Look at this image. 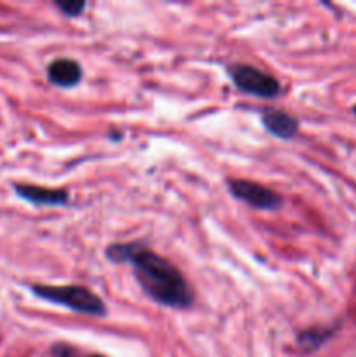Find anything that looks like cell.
<instances>
[{
    "label": "cell",
    "mask_w": 356,
    "mask_h": 357,
    "mask_svg": "<svg viewBox=\"0 0 356 357\" xmlns=\"http://www.w3.org/2000/svg\"><path fill=\"white\" fill-rule=\"evenodd\" d=\"M262 124L271 135L281 139L293 138L299 131V121L292 114H286L283 110H272V108L262 114Z\"/></svg>",
    "instance_id": "52a82bcc"
},
{
    "label": "cell",
    "mask_w": 356,
    "mask_h": 357,
    "mask_svg": "<svg viewBox=\"0 0 356 357\" xmlns=\"http://www.w3.org/2000/svg\"><path fill=\"white\" fill-rule=\"evenodd\" d=\"M229 192L237 201H243L246 204L253 206L257 209L265 211H274L283 206L281 195L276 194L271 188L264 187L260 183H255L250 180H229L227 181Z\"/></svg>",
    "instance_id": "277c9868"
},
{
    "label": "cell",
    "mask_w": 356,
    "mask_h": 357,
    "mask_svg": "<svg viewBox=\"0 0 356 357\" xmlns=\"http://www.w3.org/2000/svg\"><path fill=\"white\" fill-rule=\"evenodd\" d=\"M47 79L58 87H75L82 79V68L75 59H54L47 68Z\"/></svg>",
    "instance_id": "8992f818"
},
{
    "label": "cell",
    "mask_w": 356,
    "mask_h": 357,
    "mask_svg": "<svg viewBox=\"0 0 356 357\" xmlns=\"http://www.w3.org/2000/svg\"><path fill=\"white\" fill-rule=\"evenodd\" d=\"M227 75L241 93L251 94V96L276 98L281 93V84L278 79L251 65H243V63L230 65L227 68Z\"/></svg>",
    "instance_id": "3957f363"
},
{
    "label": "cell",
    "mask_w": 356,
    "mask_h": 357,
    "mask_svg": "<svg viewBox=\"0 0 356 357\" xmlns=\"http://www.w3.org/2000/svg\"><path fill=\"white\" fill-rule=\"evenodd\" d=\"M54 6L58 7L65 16H70V17L79 16V14L86 9V2H80V0H66V2L58 0V2H54Z\"/></svg>",
    "instance_id": "9c48e42d"
},
{
    "label": "cell",
    "mask_w": 356,
    "mask_h": 357,
    "mask_svg": "<svg viewBox=\"0 0 356 357\" xmlns=\"http://www.w3.org/2000/svg\"><path fill=\"white\" fill-rule=\"evenodd\" d=\"M14 190L21 199L37 206H65L68 202V192L58 190V188L20 183L14 185Z\"/></svg>",
    "instance_id": "5b68a950"
},
{
    "label": "cell",
    "mask_w": 356,
    "mask_h": 357,
    "mask_svg": "<svg viewBox=\"0 0 356 357\" xmlns=\"http://www.w3.org/2000/svg\"><path fill=\"white\" fill-rule=\"evenodd\" d=\"M89 357H103V356H89Z\"/></svg>",
    "instance_id": "8fae6325"
},
{
    "label": "cell",
    "mask_w": 356,
    "mask_h": 357,
    "mask_svg": "<svg viewBox=\"0 0 356 357\" xmlns=\"http://www.w3.org/2000/svg\"><path fill=\"white\" fill-rule=\"evenodd\" d=\"M105 255L114 264L131 265L138 284L159 305L188 309L194 302V293L184 274L168 258L154 253L142 243L112 244Z\"/></svg>",
    "instance_id": "6da1fadb"
},
{
    "label": "cell",
    "mask_w": 356,
    "mask_h": 357,
    "mask_svg": "<svg viewBox=\"0 0 356 357\" xmlns=\"http://www.w3.org/2000/svg\"><path fill=\"white\" fill-rule=\"evenodd\" d=\"M353 114H355V115H356V107H353Z\"/></svg>",
    "instance_id": "30bf717a"
},
{
    "label": "cell",
    "mask_w": 356,
    "mask_h": 357,
    "mask_svg": "<svg viewBox=\"0 0 356 357\" xmlns=\"http://www.w3.org/2000/svg\"><path fill=\"white\" fill-rule=\"evenodd\" d=\"M31 291L38 298L45 300V302L58 303V305L66 307V309L73 310V312L96 317L107 314V307H105L103 300L96 293L91 291V289L84 288V286L35 284L31 286Z\"/></svg>",
    "instance_id": "7a4b0ae2"
},
{
    "label": "cell",
    "mask_w": 356,
    "mask_h": 357,
    "mask_svg": "<svg viewBox=\"0 0 356 357\" xmlns=\"http://www.w3.org/2000/svg\"><path fill=\"white\" fill-rule=\"evenodd\" d=\"M335 333V328H323V326H314L309 330L300 331L299 337H297V344L302 349L304 352H314L325 344V342L330 340Z\"/></svg>",
    "instance_id": "ba28073f"
}]
</instances>
